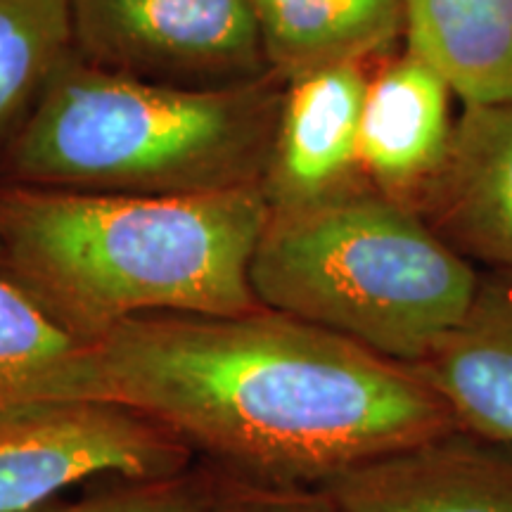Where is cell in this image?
I'll use <instances>...</instances> for the list:
<instances>
[{
    "label": "cell",
    "mask_w": 512,
    "mask_h": 512,
    "mask_svg": "<svg viewBox=\"0 0 512 512\" xmlns=\"http://www.w3.org/2000/svg\"><path fill=\"white\" fill-rule=\"evenodd\" d=\"M451 93L444 76L413 50L370 76L358 131L366 183L413 207L448 155L456 126Z\"/></svg>",
    "instance_id": "30bf717a"
},
{
    "label": "cell",
    "mask_w": 512,
    "mask_h": 512,
    "mask_svg": "<svg viewBox=\"0 0 512 512\" xmlns=\"http://www.w3.org/2000/svg\"><path fill=\"white\" fill-rule=\"evenodd\" d=\"M271 74L290 83L366 62L403 31V0H249Z\"/></svg>",
    "instance_id": "4fadbf2b"
},
{
    "label": "cell",
    "mask_w": 512,
    "mask_h": 512,
    "mask_svg": "<svg viewBox=\"0 0 512 512\" xmlns=\"http://www.w3.org/2000/svg\"><path fill=\"white\" fill-rule=\"evenodd\" d=\"M72 57L67 0H0V162Z\"/></svg>",
    "instance_id": "9a60e30c"
},
{
    "label": "cell",
    "mask_w": 512,
    "mask_h": 512,
    "mask_svg": "<svg viewBox=\"0 0 512 512\" xmlns=\"http://www.w3.org/2000/svg\"><path fill=\"white\" fill-rule=\"evenodd\" d=\"M285 81L185 91L72 57L0 162V185L209 195L264 185Z\"/></svg>",
    "instance_id": "3957f363"
},
{
    "label": "cell",
    "mask_w": 512,
    "mask_h": 512,
    "mask_svg": "<svg viewBox=\"0 0 512 512\" xmlns=\"http://www.w3.org/2000/svg\"><path fill=\"white\" fill-rule=\"evenodd\" d=\"M95 344L110 403L242 482L323 486L460 432L411 366L266 306L140 316Z\"/></svg>",
    "instance_id": "6da1fadb"
},
{
    "label": "cell",
    "mask_w": 512,
    "mask_h": 512,
    "mask_svg": "<svg viewBox=\"0 0 512 512\" xmlns=\"http://www.w3.org/2000/svg\"><path fill=\"white\" fill-rule=\"evenodd\" d=\"M413 209L458 252L512 268V102L465 105Z\"/></svg>",
    "instance_id": "9c48e42d"
},
{
    "label": "cell",
    "mask_w": 512,
    "mask_h": 512,
    "mask_svg": "<svg viewBox=\"0 0 512 512\" xmlns=\"http://www.w3.org/2000/svg\"><path fill=\"white\" fill-rule=\"evenodd\" d=\"M510 290H512V287H510Z\"/></svg>",
    "instance_id": "ac0fdd59"
},
{
    "label": "cell",
    "mask_w": 512,
    "mask_h": 512,
    "mask_svg": "<svg viewBox=\"0 0 512 512\" xmlns=\"http://www.w3.org/2000/svg\"><path fill=\"white\" fill-rule=\"evenodd\" d=\"M264 185L209 195H114L0 185V275L86 339L155 313L259 309L249 266Z\"/></svg>",
    "instance_id": "7a4b0ae2"
},
{
    "label": "cell",
    "mask_w": 512,
    "mask_h": 512,
    "mask_svg": "<svg viewBox=\"0 0 512 512\" xmlns=\"http://www.w3.org/2000/svg\"><path fill=\"white\" fill-rule=\"evenodd\" d=\"M74 57L100 72L185 91L271 76L249 0H67Z\"/></svg>",
    "instance_id": "5b68a950"
},
{
    "label": "cell",
    "mask_w": 512,
    "mask_h": 512,
    "mask_svg": "<svg viewBox=\"0 0 512 512\" xmlns=\"http://www.w3.org/2000/svg\"><path fill=\"white\" fill-rule=\"evenodd\" d=\"M228 477L209 463L164 477H114L95 489L69 496L64 491L15 512H214Z\"/></svg>",
    "instance_id": "2e32d148"
},
{
    "label": "cell",
    "mask_w": 512,
    "mask_h": 512,
    "mask_svg": "<svg viewBox=\"0 0 512 512\" xmlns=\"http://www.w3.org/2000/svg\"><path fill=\"white\" fill-rule=\"evenodd\" d=\"M110 403L98 344L0 275V418Z\"/></svg>",
    "instance_id": "8fae6325"
},
{
    "label": "cell",
    "mask_w": 512,
    "mask_h": 512,
    "mask_svg": "<svg viewBox=\"0 0 512 512\" xmlns=\"http://www.w3.org/2000/svg\"><path fill=\"white\" fill-rule=\"evenodd\" d=\"M256 302L413 366L475 309V268L408 204L363 183L268 211Z\"/></svg>",
    "instance_id": "277c9868"
},
{
    "label": "cell",
    "mask_w": 512,
    "mask_h": 512,
    "mask_svg": "<svg viewBox=\"0 0 512 512\" xmlns=\"http://www.w3.org/2000/svg\"><path fill=\"white\" fill-rule=\"evenodd\" d=\"M368 79L363 62H344L285 83L264 181L273 207L320 200L366 181L358 131Z\"/></svg>",
    "instance_id": "ba28073f"
},
{
    "label": "cell",
    "mask_w": 512,
    "mask_h": 512,
    "mask_svg": "<svg viewBox=\"0 0 512 512\" xmlns=\"http://www.w3.org/2000/svg\"><path fill=\"white\" fill-rule=\"evenodd\" d=\"M337 512H512V446L453 432L332 477Z\"/></svg>",
    "instance_id": "52a82bcc"
},
{
    "label": "cell",
    "mask_w": 512,
    "mask_h": 512,
    "mask_svg": "<svg viewBox=\"0 0 512 512\" xmlns=\"http://www.w3.org/2000/svg\"><path fill=\"white\" fill-rule=\"evenodd\" d=\"M403 34L465 105L512 102V0H403Z\"/></svg>",
    "instance_id": "5bb4252c"
},
{
    "label": "cell",
    "mask_w": 512,
    "mask_h": 512,
    "mask_svg": "<svg viewBox=\"0 0 512 512\" xmlns=\"http://www.w3.org/2000/svg\"><path fill=\"white\" fill-rule=\"evenodd\" d=\"M475 437L512 446V290L482 285L458 330L411 366Z\"/></svg>",
    "instance_id": "7c38bea8"
},
{
    "label": "cell",
    "mask_w": 512,
    "mask_h": 512,
    "mask_svg": "<svg viewBox=\"0 0 512 512\" xmlns=\"http://www.w3.org/2000/svg\"><path fill=\"white\" fill-rule=\"evenodd\" d=\"M214 512H337L320 486H266L228 477Z\"/></svg>",
    "instance_id": "e0dca14e"
},
{
    "label": "cell",
    "mask_w": 512,
    "mask_h": 512,
    "mask_svg": "<svg viewBox=\"0 0 512 512\" xmlns=\"http://www.w3.org/2000/svg\"><path fill=\"white\" fill-rule=\"evenodd\" d=\"M195 453L162 425L117 403H79L0 418V512L93 479L164 477Z\"/></svg>",
    "instance_id": "8992f818"
}]
</instances>
